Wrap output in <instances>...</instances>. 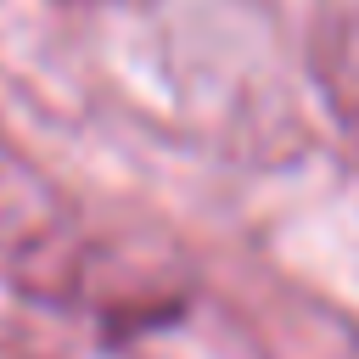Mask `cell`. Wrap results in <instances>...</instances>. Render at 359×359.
<instances>
[{
	"label": "cell",
	"instance_id": "obj_1",
	"mask_svg": "<svg viewBox=\"0 0 359 359\" xmlns=\"http://www.w3.org/2000/svg\"><path fill=\"white\" fill-rule=\"evenodd\" d=\"M309 62H314V79H320V95H325L337 129L359 151V11H337L314 34V56Z\"/></svg>",
	"mask_w": 359,
	"mask_h": 359
}]
</instances>
